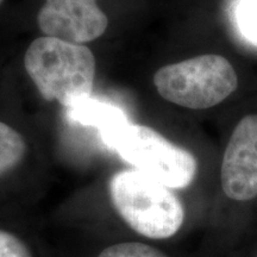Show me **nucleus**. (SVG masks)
Instances as JSON below:
<instances>
[{
  "label": "nucleus",
  "mask_w": 257,
  "mask_h": 257,
  "mask_svg": "<svg viewBox=\"0 0 257 257\" xmlns=\"http://www.w3.org/2000/svg\"><path fill=\"white\" fill-rule=\"evenodd\" d=\"M24 67L47 101H59L66 108L91 96L95 59L82 44L43 36L29 46Z\"/></svg>",
  "instance_id": "1"
},
{
  "label": "nucleus",
  "mask_w": 257,
  "mask_h": 257,
  "mask_svg": "<svg viewBox=\"0 0 257 257\" xmlns=\"http://www.w3.org/2000/svg\"><path fill=\"white\" fill-rule=\"evenodd\" d=\"M108 192L125 223L148 238H169L184 224L185 208L172 189L138 170L115 173Z\"/></svg>",
  "instance_id": "2"
},
{
  "label": "nucleus",
  "mask_w": 257,
  "mask_h": 257,
  "mask_svg": "<svg viewBox=\"0 0 257 257\" xmlns=\"http://www.w3.org/2000/svg\"><path fill=\"white\" fill-rule=\"evenodd\" d=\"M154 85L167 101L191 110H205L234 92L238 78L225 57L207 54L162 67L154 75Z\"/></svg>",
  "instance_id": "3"
},
{
  "label": "nucleus",
  "mask_w": 257,
  "mask_h": 257,
  "mask_svg": "<svg viewBox=\"0 0 257 257\" xmlns=\"http://www.w3.org/2000/svg\"><path fill=\"white\" fill-rule=\"evenodd\" d=\"M112 150L135 170L170 189L188 187L198 172V162L191 153L146 125H128Z\"/></svg>",
  "instance_id": "4"
},
{
  "label": "nucleus",
  "mask_w": 257,
  "mask_h": 257,
  "mask_svg": "<svg viewBox=\"0 0 257 257\" xmlns=\"http://www.w3.org/2000/svg\"><path fill=\"white\" fill-rule=\"evenodd\" d=\"M227 198L248 201L257 197V114L242 118L225 149L220 170Z\"/></svg>",
  "instance_id": "5"
},
{
  "label": "nucleus",
  "mask_w": 257,
  "mask_h": 257,
  "mask_svg": "<svg viewBox=\"0 0 257 257\" xmlns=\"http://www.w3.org/2000/svg\"><path fill=\"white\" fill-rule=\"evenodd\" d=\"M37 23L47 36L83 44L104 35L108 19L96 0H46Z\"/></svg>",
  "instance_id": "6"
},
{
  "label": "nucleus",
  "mask_w": 257,
  "mask_h": 257,
  "mask_svg": "<svg viewBox=\"0 0 257 257\" xmlns=\"http://www.w3.org/2000/svg\"><path fill=\"white\" fill-rule=\"evenodd\" d=\"M67 117L74 123L98 130L102 143L111 150L118 137L131 125L120 107L92 96L67 108Z\"/></svg>",
  "instance_id": "7"
},
{
  "label": "nucleus",
  "mask_w": 257,
  "mask_h": 257,
  "mask_svg": "<svg viewBox=\"0 0 257 257\" xmlns=\"http://www.w3.org/2000/svg\"><path fill=\"white\" fill-rule=\"evenodd\" d=\"M27 154V143L23 136L0 121V176L8 174L19 166Z\"/></svg>",
  "instance_id": "8"
},
{
  "label": "nucleus",
  "mask_w": 257,
  "mask_h": 257,
  "mask_svg": "<svg viewBox=\"0 0 257 257\" xmlns=\"http://www.w3.org/2000/svg\"><path fill=\"white\" fill-rule=\"evenodd\" d=\"M236 22L242 36L257 46V0H240Z\"/></svg>",
  "instance_id": "9"
},
{
  "label": "nucleus",
  "mask_w": 257,
  "mask_h": 257,
  "mask_svg": "<svg viewBox=\"0 0 257 257\" xmlns=\"http://www.w3.org/2000/svg\"><path fill=\"white\" fill-rule=\"evenodd\" d=\"M98 257H168L161 250L140 242L119 243L102 250Z\"/></svg>",
  "instance_id": "10"
},
{
  "label": "nucleus",
  "mask_w": 257,
  "mask_h": 257,
  "mask_svg": "<svg viewBox=\"0 0 257 257\" xmlns=\"http://www.w3.org/2000/svg\"><path fill=\"white\" fill-rule=\"evenodd\" d=\"M0 257H32V253L21 238L0 230Z\"/></svg>",
  "instance_id": "11"
},
{
  "label": "nucleus",
  "mask_w": 257,
  "mask_h": 257,
  "mask_svg": "<svg viewBox=\"0 0 257 257\" xmlns=\"http://www.w3.org/2000/svg\"><path fill=\"white\" fill-rule=\"evenodd\" d=\"M0 2H2V0H0Z\"/></svg>",
  "instance_id": "12"
},
{
  "label": "nucleus",
  "mask_w": 257,
  "mask_h": 257,
  "mask_svg": "<svg viewBox=\"0 0 257 257\" xmlns=\"http://www.w3.org/2000/svg\"><path fill=\"white\" fill-rule=\"evenodd\" d=\"M256 257H257V256H256Z\"/></svg>",
  "instance_id": "13"
}]
</instances>
